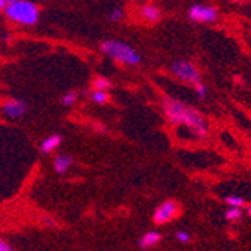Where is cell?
Segmentation results:
<instances>
[{"label":"cell","mask_w":251,"mask_h":251,"mask_svg":"<svg viewBox=\"0 0 251 251\" xmlns=\"http://www.w3.org/2000/svg\"><path fill=\"white\" fill-rule=\"evenodd\" d=\"M163 107L167 119L175 124V125H187L193 129V132L203 139L206 137L208 132V125L204 122L203 116L200 113L185 104H182L173 98H164L163 100Z\"/></svg>","instance_id":"obj_1"},{"label":"cell","mask_w":251,"mask_h":251,"mask_svg":"<svg viewBox=\"0 0 251 251\" xmlns=\"http://www.w3.org/2000/svg\"><path fill=\"white\" fill-rule=\"evenodd\" d=\"M101 50L113 57L115 60L126 65H139L140 63V56L132 47H129L128 44L121 42V41H104L101 44Z\"/></svg>","instance_id":"obj_2"},{"label":"cell","mask_w":251,"mask_h":251,"mask_svg":"<svg viewBox=\"0 0 251 251\" xmlns=\"http://www.w3.org/2000/svg\"><path fill=\"white\" fill-rule=\"evenodd\" d=\"M6 15L21 25H36L39 18L38 8L30 2H21V0H14V2H8L5 8Z\"/></svg>","instance_id":"obj_3"},{"label":"cell","mask_w":251,"mask_h":251,"mask_svg":"<svg viewBox=\"0 0 251 251\" xmlns=\"http://www.w3.org/2000/svg\"><path fill=\"white\" fill-rule=\"evenodd\" d=\"M172 73L182 81L185 83H191V84H199L200 83V74L197 71V68L190 63V62H175L172 65Z\"/></svg>","instance_id":"obj_4"},{"label":"cell","mask_w":251,"mask_h":251,"mask_svg":"<svg viewBox=\"0 0 251 251\" xmlns=\"http://www.w3.org/2000/svg\"><path fill=\"white\" fill-rule=\"evenodd\" d=\"M188 17L196 21V23H212L217 20L218 12L215 8L212 6H206V5H194L190 8L188 11Z\"/></svg>","instance_id":"obj_5"},{"label":"cell","mask_w":251,"mask_h":251,"mask_svg":"<svg viewBox=\"0 0 251 251\" xmlns=\"http://www.w3.org/2000/svg\"><path fill=\"white\" fill-rule=\"evenodd\" d=\"M179 212V206L177 203L173 200H167L164 201L161 206H158V209L153 214V221L158 224H164L170 220H173Z\"/></svg>","instance_id":"obj_6"},{"label":"cell","mask_w":251,"mask_h":251,"mask_svg":"<svg viewBox=\"0 0 251 251\" xmlns=\"http://www.w3.org/2000/svg\"><path fill=\"white\" fill-rule=\"evenodd\" d=\"M3 110L9 118L15 119V118H21L23 115H25V113L27 111V105H26V102H23L20 100H12L3 105Z\"/></svg>","instance_id":"obj_7"},{"label":"cell","mask_w":251,"mask_h":251,"mask_svg":"<svg viewBox=\"0 0 251 251\" xmlns=\"http://www.w3.org/2000/svg\"><path fill=\"white\" fill-rule=\"evenodd\" d=\"M140 15L148 23H158L159 20H161V11H159V8H156L153 5H145L140 9Z\"/></svg>","instance_id":"obj_8"},{"label":"cell","mask_w":251,"mask_h":251,"mask_svg":"<svg viewBox=\"0 0 251 251\" xmlns=\"http://www.w3.org/2000/svg\"><path fill=\"white\" fill-rule=\"evenodd\" d=\"M60 142H62V137L60 135H51V137H49V139H45L42 142L41 149H42L44 153H49V152L54 151L60 145Z\"/></svg>","instance_id":"obj_9"},{"label":"cell","mask_w":251,"mask_h":251,"mask_svg":"<svg viewBox=\"0 0 251 251\" xmlns=\"http://www.w3.org/2000/svg\"><path fill=\"white\" fill-rule=\"evenodd\" d=\"M159 241H161V235H159L158 232H149L140 239V247L149 248V247H153L155 244H158Z\"/></svg>","instance_id":"obj_10"},{"label":"cell","mask_w":251,"mask_h":251,"mask_svg":"<svg viewBox=\"0 0 251 251\" xmlns=\"http://www.w3.org/2000/svg\"><path fill=\"white\" fill-rule=\"evenodd\" d=\"M71 161H73V158L71 156H68V155H59L56 158V161H54V169L57 173H65L68 170V167L71 166Z\"/></svg>","instance_id":"obj_11"},{"label":"cell","mask_w":251,"mask_h":251,"mask_svg":"<svg viewBox=\"0 0 251 251\" xmlns=\"http://www.w3.org/2000/svg\"><path fill=\"white\" fill-rule=\"evenodd\" d=\"M224 201L229 204L230 208H239V209H241V206L245 204V200L242 197H238V196H229V197L224 199Z\"/></svg>","instance_id":"obj_12"},{"label":"cell","mask_w":251,"mask_h":251,"mask_svg":"<svg viewBox=\"0 0 251 251\" xmlns=\"http://www.w3.org/2000/svg\"><path fill=\"white\" fill-rule=\"evenodd\" d=\"M242 217V212L239 208H229V211H226V220L229 221H238Z\"/></svg>","instance_id":"obj_13"},{"label":"cell","mask_w":251,"mask_h":251,"mask_svg":"<svg viewBox=\"0 0 251 251\" xmlns=\"http://www.w3.org/2000/svg\"><path fill=\"white\" fill-rule=\"evenodd\" d=\"M94 87H95V90H101V92H105V90L110 87V81L107 78H97L94 81Z\"/></svg>","instance_id":"obj_14"},{"label":"cell","mask_w":251,"mask_h":251,"mask_svg":"<svg viewBox=\"0 0 251 251\" xmlns=\"http://www.w3.org/2000/svg\"><path fill=\"white\" fill-rule=\"evenodd\" d=\"M92 100L98 104H105L108 101V95L105 92H101V90H94L92 94Z\"/></svg>","instance_id":"obj_15"},{"label":"cell","mask_w":251,"mask_h":251,"mask_svg":"<svg viewBox=\"0 0 251 251\" xmlns=\"http://www.w3.org/2000/svg\"><path fill=\"white\" fill-rule=\"evenodd\" d=\"M75 100H77V94H75V92L65 94V95L62 97V104L66 105V107H70V105H73V104L75 102Z\"/></svg>","instance_id":"obj_16"},{"label":"cell","mask_w":251,"mask_h":251,"mask_svg":"<svg viewBox=\"0 0 251 251\" xmlns=\"http://www.w3.org/2000/svg\"><path fill=\"white\" fill-rule=\"evenodd\" d=\"M108 17H110L111 21H119V20L124 17V12H122V9H115V11H111V12H110Z\"/></svg>","instance_id":"obj_17"},{"label":"cell","mask_w":251,"mask_h":251,"mask_svg":"<svg viewBox=\"0 0 251 251\" xmlns=\"http://www.w3.org/2000/svg\"><path fill=\"white\" fill-rule=\"evenodd\" d=\"M176 238H177V241L184 242V244H187V242L190 241V235H188L187 232H177V233H176Z\"/></svg>","instance_id":"obj_18"},{"label":"cell","mask_w":251,"mask_h":251,"mask_svg":"<svg viewBox=\"0 0 251 251\" xmlns=\"http://www.w3.org/2000/svg\"><path fill=\"white\" fill-rule=\"evenodd\" d=\"M196 90H197V95H199L200 98H204V97H206V87H204L201 83L196 84Z\"/></svg>","instance_id":"obj_19"},{"label":"cell","mask_w":251,"mask_h":251,"mask_svg":"<svg viewBox=\"0 0 251 251\" xmlns=\"http://www.w3.org/2000/svg\"><path fill=\"white\" fill-rule=\"evenodd\" d=\"M0 251H12V248H11L5 241L0 239Z\"/></svg>","instance_id":"obj_20"},{"label":"cell","mask_w":251,"mask_h":251,"mask_svg":"<svg viewBox=\"0 0 251 251\" xmlns=\"http://www.w3.org/2000/svg\"><path fill=\"white\" fill-rule=\"evenodd\" d=\"M6 5H8V2H6V0H0V11H2V9H5V8H6Z\"/></svg>","instance_id":"obj_21"},{"label":"cell","mask_w":251,"mask_h":251,"mask_svg":"<svg viewBox=\"0 0 251 251\" xmlns=\"http://www.w3.org/2000/svg\"><path fill=\"white\" fill-rule=\"evenodd\" d=\"M247 215H248V217H251V204L247 208Z\"/></svg>","instance_id":"obj_22"}]
</instances>
